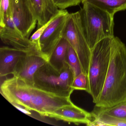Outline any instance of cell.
Returning a JSON list of instances; mask_svg holds the SVG:
<instances>
[{"label": "cell", "mask_w": 126, "mask_h": 126, "mask_svg": "<svg viewBox=\"0 0 126 126\" xmlns=\"http://www.w3.org/2000/svg\"><path fill=\"white\" fill-rule=\"evenodd\" d=\"M126 101V46L114 36L110 65L95 107L109 108Z\"/></svg>", "instance_id": "cell-1"}, {"label": "cell", "mask_w": 126, "mask_h": 126, "mask_svg": "<svg viewBox=\"0 0 126 126\" xmlns=\"http://www.w3.org/2000/svg\"><path fill=\"white\" fill-rule=\"evenodd\" d=\"M79 11L82 28L91 49L105 38L114 36V16L87 3Z\"/></svg>", "instance_id": "cell-2"}, {"label": "cell", "mask_w": 126, "mask_h": 126, "mask_svg": "<svg viewBox=\"0 0 126 126\" xmlns=\"http://www.w3.org/2000/svg\"><path fill=\"white\" fill-rule=\"evenodd\" d=\"M114 36L105 38L91 49L88 93L91 95L94 103L100 95L104 87L110 65Z\"/></svg>", "instance_id": "cell-3"}, {"label": "cell", "mask_w": 126, "mask_h": 126, "mask_svg": "<svg viewBox=\"0 0 126 126\" xmlns=\"http://www.w3.org/2000/svg\"><path fill=\"white\" fill-rule=\"evenodd\" d=\"M73 73L67 63L59 70L48 62L40 68L34 76V86L63 96H70L74 90L72 84Z\"/></svg>", "instance_id": "cell-4"}, {"label": "cell", "mask_w": 126, "mask_h": 126, "mask_svg": "<svg viewBox=\"0 0 126 126\" xmlns=\"http://www.w3.org/2000/svg\"><path fill=\"white\" fill-rule=\"evenodd\" d=\"M63 37L67 40L76 51L82 72L88 77L91 50L82 28L79 11L69 14Z\"/></svg>", "instance_id": "cell-5"}, {"label": "cell", "mask_w": 126, "mask_h": 126, "mask_svg": "<svg viewBox=\"0 0 126 126\" xmlns=\"http://www.w3.org/2000/svg\"><path fill=\"white\" fill-rule=\"evenodd\" d=\"M69 14L65 9H60L59 12L39 40V51L48 62L57 46L62 38L63 31Z\"/></svg>", "instance_id": "cell-6"}, {"label": "cell", "mask_w": 126, "mask_h": 126, "mask_svg": "<svg viewBox=\"0 0 126 126\" xmlns=\"http://www.w3.org/2000/svg\"><path fill=\"white\" fill-rule=\"evenodd\" d=\"M12 18L18 30L29 38L37 20L29 0H11Z\"/></svg>", "instance_id": "cell-7"}, {"label": "cell", "mask_w": 126, "mask_h": 126, "mask_svg": "<svg viewBox=\"0 0 126 126\" xmlns=\"http://www.w3.org/2000/svg\"><path fill=\"white\" fill-rule=\"evenodd\" d=\"M47 62V59L40 53L27 54L19 60L12 74L26 84L34 85L35 73Z\"/></svg>", "instance_id": "cell-8"}, {"label": "cell", "mask_w": 126, "mask_h": 126, "mask_svg": "<svg viewBox=\"0 0 126 126\" xmlns=\"http://www.w3.org/2000/svg\"><path fill=\"white\" fill-rule=\"evenodd\" d=\"M0 37L4 44L12 47L30 53H41L38 45L24 36L16 26L0 27Z\"/></svg>", "instance_id": "cell-9"}, {"label": "cell", "mask_w": 126, "mask_h": 126, "mask_svg": "<svg viewBox=\"0 0 126 126\" xmlns=\"http://www.w3.org/2000/svg\"><path fill=\"white\" fill-rule=\"evenodd\" d=\"M48 117L77 125L85 124L88 126L93 118L91 113L87 112L73 103L57 109Z\"/></svg>", "instance_id": "cell-10"}, {"label": "cell", "mask_w": 126, "mask_h": 126, "mask_svg": "<svg viewBox=\"0 0 126 126\" xmlns=\"http://www.w3.org/2000/svg\"><path fill=\"white\" fill-rule=\"evenodd\" d=\"M31 53L12 47L3 46L0 48V76L4 77L12 74L17 63L23 56Z\"/></svg>", "instance_id": "cell-11"}, {"label": "cell", "mask_w": 126, "mask_h": 126, "mask_svg": "<svg viewBox=\"0 0 126 126\" xmlns=\"http://www.w3.org/2000/svg\"><path fill=\"white\" fill-rule=\"evenodd\" d=\"M37 20V29L57 15L60 9L54 0H29Z\"/></svg>", "instance_id": "cell-12"}, {"label": "cell", "mask_w": 126, "mask_h": 126, "mask_svg": "<svg viewBox=\"0 0 126 126\" xmlns=\"http://www.w3.org/2000/svg\"><path fill=\"white\" fill-rule=\"evenodd\" d=\"M85 3L93 5L113 16L118 12L126 10V0H81L82 4Z\"/></svg>", "instance_id": "cell-13"}, {"label": "cell", "mask_w": 126, "mask_h": 126, "mask_svg": "<svg viewBox=\"0 0 126 126\" xmlns=\"http://www.w3.org/2000/svg\"><path fill=\"white\" fill-rule=\"evenodd\" d=\"M69 42L62 37L54 49L48 62L57 70H61L66 63V55L70 46Z\"/></svg>", "instance_id": "cell-14"}, {"label": "cell", "mask_w": 126, "mask_h": 126, "mask_svg": "<svg viewBox=\"0 0 126 126\" xmlns=\"http://www.w3.org/2000/svg\"><path fill=\"white\" fill-rule=\"evenodd\" d=\"M93 111L105 113L114 117L126 120V101L110 107H95Z\"/></svg>", "instance_id": "cell-15"}, {"label": "cell", "mask_w": 126, "mask_h": 126, "mask_svg": "<svg viewBox=\"0 0 126 126\" xmlns=\"http://www.w3.org/2000/svg\"><path fill=\"white\" fill-rule=\"evenodd\" d=\"M94 119L102 123L104 126H126V120L114 117L105 113L92 111Z\"/></svg>", "instance_id": "cell-16"}, {"label": "cell", "mask_w": 126, "mask_h": 126, "mask_svg": "<svg viewBox=\"0 0 126 126\" xmlns=\"http://www.w3.org/2000/svg\"><path fill=\"white\" fill-rule=\"evenodd\" d=\"M66 62L72 70L74 78L82 72L77 54L70 45L67 51Z\"/></svg>", "instance_id": "cell-17"}, {"label": "cell", "mask_w": 126, "mask_h": 126, "mask_svg": "<svg viewBox=\"0 0 126 126\" xmlns=\"http://www.w3.org/2000/svg\"><path fill=\"white\" fill-rule=\"evenodd\" d=\"M9 17H12L11 0H0V27L5 26V20Z\"/></svg>", "instance_id": "cell-18"}, {"label": "cell", "mask_w": 126, "mask_h": 126, "mask_svg": "<svg viewBox=\"0 0 126 126\" xmlns=\"http://www.w3.org/2000/svg\"><path fill=\"white\" fill-rule=\"evenodd\" d=\"M72 88L74 90H84L88 93L89 90L88 76L84 72H82L74 78Z\"/></svg>", "instance_id": "cell-19"}, {"label": "cell", "mask_w": 126, "mask_h": 126, "mask_svg": "<svg viewBox=\"0 0 126 126\" xmlns=\"http://www.w3.org/2000/svg\"><path fill=\"white\" fill-rule=\"evenodd\" d=\"M81 0H58L56 5L59 9L64 10L72 6L79 5Z\"/></svg>", "instance_id": "cell-20"}, {"label": "cell", "mask_w": 126, "mask_h": 126, "mask_svg": "<svg viewBox=\"0 0 126 126\" xmlns=\"http://www.w3.org/2000/svg\"><path fill=\"white\" fill-rule=\"evenodd\" d=\"M56 16L54 17L52 19H51L48 22L42 26L41 28L37 29V30L30 37V40L31 41H32V42H33L37 44L38 45V42H39L40 38L41 37V36H42V34H43V32L45 31V30L47 28L48 26L50 25L51 21L55 18Z\"/></svg>", "instance_id": "cell-21"}, {"label": "cell", "mask_w": 126, "mask_h": 126, "mask_svg": "<svg viewBox=\"0 0 126 126\" xmlns=\"http://www.w3.org/2000/svg\"><path fill=\"white\" fill-rule=\"evenodd\" d=\"M54 0V2H55V3H56L57 2V1H58V0Z\"/></svg>", "instance_id": "cell-22"}]
</instances>
